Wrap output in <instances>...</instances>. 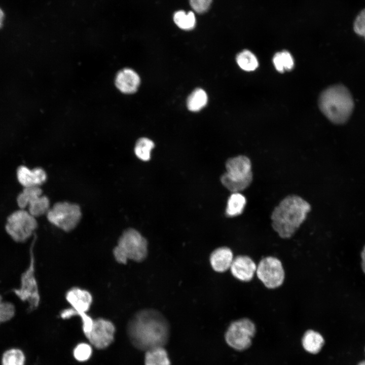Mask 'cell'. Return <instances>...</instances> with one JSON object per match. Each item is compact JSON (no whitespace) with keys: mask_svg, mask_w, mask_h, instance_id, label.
<instances>
[{"mask_svg":"<svg viewBox=\"0 0 365 365\" xmlns=\"http://www.w3.org/2000/svg\"><path fill=\"white\" fill-rule=\"evenodd\" d=\"M364 351H365V348H364Z\"/></svg>","mask_w":365,"mask_h":365,"instance_id":"cell-37","label":"cell"},{"mask_svg":"<svg viewBox=\"0 0 365 365\" xmlns=\"http://www.w3.org/2000/svg\"><path fill=\"white\" fill-rule=\"evenodd\" d=\"M173 20L178 27L184 30L193 29L196 24L195 14L191 11L188 13L182 10L177 11L174 14Z\"/></svg>","mask_w":365,"mask_h":365,"instance_id":"cell-24","label":"cell"},{"mask_svg":"<svg viewBox=\"0 0 365 365\" xmlns=\"http://www.w3.org/2000/svg\"><path fill=\"white\" fill-rule=\"evenodd\" d=\"M3 300L2 296L0 295V305H1V304L2 303V302H3Z\"/></svg>","mask_w":365,"mask_h":365,"instance_id":"cell-36","label":"cell"},{"mask_svg":"<svg viewBox=\"0 0 365 365\" xmlns=\"http://www.w3.org/2000/svg\"><path fill=\"white\" fill-rule=\"evenodd\" d=\"M246 200L239 192L233 193L227 201L226 214L228 217H234L241 214L244 208Z\"/></svg>","mask_w":365,"mask_h":365,"instance_id":"cell-19","label":"cell"},{"mask_svg":"<svg viewBox=\"0 0 365 365\" xmlns=\"http://www.w3.org/2000/svg\"><path fill=\"white\" fill-rule=\"evenodd\" d=\"M115 331V326L111 320L98 318L94 319L91 331L85 336L95 348L102 349L113 342Z\"/></svg>","mask_w":365,"mask_h":365,"instance_id":"cell-11","label":"cell"},{"mask_svg":"<svg viewBox=\"0 0 365 365\" xmlns=\"http://www.w3.org/2000/svg\"><path fill=\"white\" fill-rule=\"evenodd\" d=\"M25 356L18 349H11L6 351L2 357V365H24Z\"/></svg>","mask_w":365,"mask_h":365,"instance_id":"cell-27","label":"cell"},{"mask_svg":"<svg viewBox=\"0 0 365 365\" xmlns=\"http://www.w3.org/2000/svg\"><path fill=\"white\" fill-rule=\"evenodd\" d=\"M212 0H190V5L196 12L203 13L209 8Z\"/></svg>","mask_w":365,"mask_h":365,"instance_id":"cell-31","label":"cell"},{"mask_svg":"<svg viewBox=\"0 0 365 365\" xmlns=\"http://www.w3.org/2000/svg\"><path fill=\"white\" fill-rule=\"evenodd\" d=\"M92 352L91 346L85 343L78 344L74 350V357L79 361H85L89 359Z\"/></svg>","mask_w":365,"mask_h":365,"instance_id":"cell-28","label":"cell"},{"mask_svg":"<svg viewBox=\"0 0 365 365\" xmlns=\"http://www.w3.org/2000/svg\"><path fill=\"white\" fill-rule=\"evenodd\" d=\"M152 140L141 137L137 140L134 148V153L138 158L143 161H149L151 158V152L154 147Z\"/></svg>","mask_w":365,"mask_h":365,"instance_id":"cell-22","label":"cell"},{"mask_svg":"<svg viewBox=\"0 0 365 365\" xmlns=\"http://www.w3.org/2000/svg\"><path fill=\"white\" fill-rule=\"evenodd\" d=\"M37 227L35 217L21 209L8 216L5 230L14 241L23 243L32 236Z\"/></svg>","mask_w":365,"mask_h":365,"instance_id":"cell-8","label":"cell"},{"mask_svg":"<svg viewBox=\"0 0 365 365\" xmlns=\"http://www.w3.org/2000/svg\"><path fill=\"white\" fill-rule=\"evenodd\" d=\"M65 298L70 307L79 313H88L93 301V296L89 291L79 287L69 289Z\"/></svg>","mask_w":365,"mask_h":365,"instance_id":"cell-12","label":"cell"},{"mask_svg":"<svg viewBox=\"0 0 365 365\" xmlns=\"http://www.w3.org/2000/svg\"><path fill=\"white\" fill-rule=\"evenodd\" d=\"M324 344L322 336L318 332L308 330L305 332L302 339V345L305 351L311 354H317Z\"/></svg>","mask_w":365,"mask_h":365,"instance_id":"cell-17","label":"cell"},{"mask_svg":"<svg viewBox=\"0 0 365 365\" xmlns=\"http://www.w3.org/2000/svg\"><path fill=\"white\" fill-rule=\"evenodd\" d=\"M236 61L240 67L245 71L254 70L258 66L256 57L247 50H244L237 55Z\"/></svg>","mask_w":365,"mask_h":365,"instance_id":"cell-25","label":"cell"},{"mask_svg":"<svg viewBox=\"0 0 365 365\" xmlns=\"http://www.w3.org/2000/svg\"><path fill=\"white\" fill-rule=\"evenodd\" d=\"M234 258L233 251L229 247L222 246L211 252L209 262L214 271L223 273L230 269Z\"/></svg>","mask_w":365,"mask_h":365,"instance_id":"cell-15","label":"cell"},{"mask_svg":"<svg viewBox=\"0 0 365 365\" xmlns=\"http://www.w3.org/2000/svg\"><path fill=\"white\" fill-rule=\"evenodd\" d=\"M140 81L139 76L134 70L130 68H124L117 74L115 84L121 92L130 94L136 91Z\"/></svg>","mask_w":365,"mask_h":365,"instance_id":"cell-16","label":"cell"},{"mask_svg":"<svg viewBox=\"0 0 365 365\" xmlns=\"http://www.w3.org/2000/svg\"><path fill=\"white\" fill-rule=\"evenodd\" d=\"M318 104L323 114L336 124L346 123L354 108L350 91L340 84L331 86L324 90L320 95Z\"/></svg>","mask_w":365,"mask_h":365,"instance_id":"cell-3","label":"cell"},{"mask_svg":"<svg viewBox=\"0 0 365 365\" xmlns=\"http://www.w3.org/2000/svg\"><path fill=\"white\" fill-rule=\"evenodd\" d=\"M353 30L357 34L365 39V8L361 10L355 18Z\"/></svg>","mask_w":365,"mask_h":365,"instance_id":"cell-30","label":"cell"},{"mask_svg":"<svg viewBox=\"0 0 365 365\" xmlns=\"http://www.w3.org/2000/svg\"><path fill=\"white\" fill-rule=\"evenodd\" d=\"M226 172L221 177L223 185L232 192H239L252 182L251 163L247 157L239 155L229 158L226 162Z\"/></svg>","mask_w":365,"mask_h":365,"instance_id":"cell-5","label":"cell"},{"mask_svg":"<svg viewBox=\"0 0 365 365\" xmlns=\"http://www.w3.org/2000/svg\"><path fill=\"white\" fill-rule=\"evenodd\" d=\"M357 365H365V360L359 362Z\"/></svg>","mask_w":365,"mask_h":365,"instance_id":"cell-35","label":"cell"},{"mask_svg":"<svg viewBox=\"0 0 365 365\" xmlns=\"http://www.w3.org/2000/svg\"><path fill=\"white\" fill-rule=\"evenodd\" d=\"M48 221L65 232L74 230L79 223L82 212L77 204L67 202L56 203L46 213Z\"/></svg>","mask_w":365,"mask_h":365,"instance_id":"cell-7","label":"cell"},{"mask_svg":"<svg viewBox=\"0 0 365 365\" xmlns=\"http://www.w3.org/2000/svg\"><path fill=\"white\" fill-rule=\"evenodd\" d=\"M17 177L19 183L25 187H40L47 179L45 171L40 167L30 169L21 166L17 170Z\"/></svg>","mask_w":365,"mask_h":365,"instance_id":"cell-14","label":"cell"},{"mask_svg":"<svg viewBox=\"0 0 365 365\" xmlns=\"http://www.w3.org/2000/svg\"><path fill=\"white\" fill-rule=\"evenodd\" d=\"M42 190L40 187H25L17 196V202L19 207L22 209L28 206L31 200L42 195Z\"/></svg>","mask_w":365,"mask_h":365,"instance_id":"cell-26","label":"cell"},{"mask_svg":"<svg viewBox=\"0 0 365 365\" xmlns=\"http://www.w3.org/2000/svg\"><path fill=\"white\" fill-rule=\"evenodd\" d=\"M148 253L147 239L133 228H128L122 233L113 251L115 260L121 264H127L128 260L142 262Z\"/></svg>","mask_w":365,"mask_h":365,"instance_id":"cell-4","label":"cell"},{"mask_svg":"<svg viewBox=\"0 0 365 365\" xmlns=\"http://www.w3.org/2000/svg\"><path fill=\"white\" fill-rule=\"evenodd\" d=\"M256 273L258 279L266 287L270 289L280 286L285 278L282 263L277 258L271 256L265 257L260 261Z\"/></svg>","mask_w":365,"mask_h":365,"instance_id":"cell-10","label":"cell"},{"mask_svg":"<svg viewBox=\"0 0 365 365\" xmlns=\"http://www.w3.org/2000/svg\"><path fill=\"white\" fill-rule=\"evenodd\" d=\"M273 62L279 72L291 70L294 66V59L291 54L286 51L278 52L273 58Z\"/></svg>","mask_w":365,"mask_h":365,"instance_id":"cell-23","label":"cell"},{"mask_svg":"<svg viewBox=\"0 0 365 365\" xmlns=\"http://www.w3.org/2000/svg\"><path fill=\"white\" fill-rule=\"evenodd\" d=\"M257 266L249 257L240 255L234 258L230 269L235 278L243 282H248L253 278Z\"/></svg>","mask_w":365,"mask_h":365,"instance_id":"cell-13","label":"cell"},{"mask_svg":"<svg viewBox=\"0 0 365 365\" xmlns=\"http://www.w3.org/2000/svg\"><path fill=\"white\" fill-rule=\"evenodd\" d=\"M256 332L254 323L247 318H243L232 322L225 334L227 344L238 351L248 349Z\"/></svg>","mask_w":365,"mask_h":365,"instance_id":"cell-9","label":"cell"},{"mask_svg":"<svg viewBox=\"0 0 365 365\" xmlns=\"http://www.w3.org/2000/svg\"><path fill=\"white\" fill-rule=\"evenodd\" d=\"M5 14L3 9L0 7V29L4 25Z\"/></svg>","mask_w":365,"mask_h":365,"instance_id":"cell-34","label":"cell"},{"mask_svg":"<svg viewBox=\"0 0 365 365\" xmlns=\"http://www.w3.org/2000/svg\"><path fill=\"white\" fill-rule=\"evenodd\" d=\"M310 210L311 205L305 200L297 195H288L272 212V228L280 237L289 238L305 221Z\"/></svg>","mask_w":365,"mask_h":365,"instance_id":"cell-2","label":"cell"},{"mask_svg":"<svg viewBox=\"0 0 365 365\" xmlns=\"http://www.w3.org/2000/svg\"><path fill=\"white\" fill-rule=\"evenodd\" d=\"M361 269L363 273L365 274V245L364 246L361 252Z\"/></svg>","mask_w":365,"mask_h":365,"instance_id":"cell-33","label":"cell"},{"mask_svg":"<svg viewBox=\"0 0 365 365\" xmlns=\"http://www.w3.org/2000/svg\"><path fill=\"white\" fill-rule=\"evenodd\" d=\"M27 207L29 213L36 218L47 213L50 209L49 199L46 196L40 195L31 200Z\"/></svg>","mask_w":365,"mask_h":365,"instance_id":"cell-21","label":"cell"},{"mask_svg":"<svg viewBox=\"0 0 365 365\" xmlns=\"http://www.w3.org/2000/svg\"><path fill=\"white\" fill-rule=\"evenodd\" d=\"M131 343L137 349L147 351L164 347L169 339L170 325L165 316L154 308H144L134 314L127 325Z\"/></svg>","mask_w":365,"mask_h":365,"instance_id":"cell-1","label":"cell"},{"mask_svg":"<svg viewBox=\"0 0 365 365\" xmlns=\"http://www.w3.org/2000/svg\"><path fill=\"white\" fill-rule=\"evenodd\" d=\"M16 313V308L14 304L8 301H3L0 305V322L10 320Z\"/></svg>","mask_w":365,"mask_h":365,"instance_id":"cell-29","label":"cell"},{"mask_svg":"<svg viewBox=\"0 0 365 365\" xmlns=\"http://www.w3.org/2000/svg\"><path fill=\"white\" fill-rule=\"evenodd\" d=\"M78 316L79 312L71 307L64 309L60 313V316L63 319H68Z\"/></svg>","mask_w":365,"mask_h":365,"instance_id":"cell-32","label":"cell"},{"mask_svg":"<svg viewBox=\"0 0 365 365\" xmlns=\"http://www.w3.org/2000/svg\"><path fill=\"white\" fill-rule=\"evenodd\" d=\"M170 360L163 347H157L146 351L144 365H170Z\"/></svg>","mask_w":365,"mask_h":365,"instance_id":"cell-18","label":"cell"},{"mask_svg":"<svg viewBox=\"0 0 365 365\" xmlns=\"http://www.w3.org/2000/svg\"><path fill=\"white\" fill-rule=\"evenodd\" d=\"M34 242L29 249V263L20 277L19 287L13 289V293L22 301L27 303L28 311L35 310L40 304L41 296L35 273Z\"/></svg>","mask_w":365,"mask_h":365,"instance_id":"cell-6","label":"cell"},{"mask_svg":"<svg viewBox=\"0 0 365 365\" xmlns=\"http://www.w3.org/2000/svg\"><path fill=\"white\" fill-rule=\"evenodd\" d=\"M207 100V94L203 89H196L187 99V107L192 112H198L206 105Z\"/></svg>","mask_w":365,"mask_h":365,"instance_id":"cell-20","label":"cell"}]
</instances>
